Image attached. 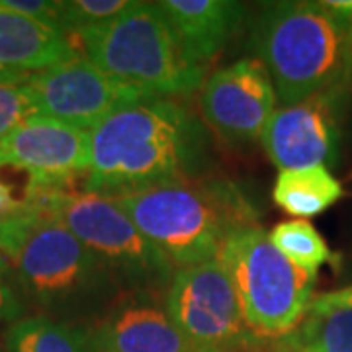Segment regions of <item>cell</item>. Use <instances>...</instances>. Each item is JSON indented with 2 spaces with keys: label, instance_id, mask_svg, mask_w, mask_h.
<instances>
[{
  "label": "cell",
  "instance_id": "cell-14",
  "mask_svg": "<svg viewBox=\"0 0 352 352\" xmlns=\"http://www.w3.org/2000/svg\"><path fill=\"white\" fill-rule=\"evenodd\" d=\"M157 4L184 51L206 69L226 47L245 14V4L231 0H163Z\"/></svg>",
  "mask_w": 352,
  "mask_h": 352
},
{
  "label": "cell",
  "instance_id": "cell-19",
  "mask_svg": "<svg viewBox=\"0 0 352 352\" xmlns=\"http://www.w3.org/2000/svg\"><path fill=\"white\" fill-rule=\"evenodd\" d=\"M268 237L284 256H288L292 263L315 276L323 264L335 258V254L331 252L325 239L319 235V231L305 219L282 221L274 226Z\"/></svg>",
  "mask_w": 352,
  "mask_h": 352
},
{
  "label": "cell",
  "instance_id": "cell-26",
  "mask_svg": "<svg viewBox=\"0 0 352 352\" xmlns=\"http://www.w3.org/2000/svg\"><path fill=\"white\" fill-rule=\"evenodd\" d=\"M28 76L30 75H22V73H16V71L0 67V85H24Z\"/></svg>",
  "mask_w": 352,
  "mask_h": 352
},
{
  "label": "cell",
  "instance_id": "cell-15",
  "mask_svg": "<svg viewBox=\"0 0 352 352\" xmlns=\"http://www.w3.org/2000/svg\"><path fill=\"white\" fill-rule=\"evenodd\" d=\"M80 57L75 39L0 2V67L34 75Z\"/></svg>",
  "mask_w": 352,
  "mask_h": 352
},
{
  "label": "cell",
  "instance_id": "cell-9",
  "mask_svg": "<svg viewBox=\"0 0 352 352\" xmlns=\"http://www.w3.org/2000/svg\"><path fill=\"white\" fill-rule=\"evenodd\" d=\"M24 88L34 116L63 122L85 131H92L127 104L159 98L104 73L82 55L30 75Z\"/></svg>",
  "mask_w": 352,
  "mask_h": 352
},
{
  "label": "cell",
  "instance_id": "cell-4",
  "mask_svg": "<svg viewBox=\"0 0 352 352\" xmlns=\"http://www.w3.org/2000/svg\"><path fill=\"white\" fill-rule=\"evenodd\" d=\"M112 200L176 270L214 261L231 233L254 223L251 206L235 190L198 178Z\"/></svg>",
  "mask_w": 352,
  "mask_h": 352
},
{
  "label": "cell",
  "instance_id": "cell-27",
  "mask_svg": "<svg viewBox=\"0 0 352 352\" xmlns=\"http://www.w3.org/2000/svg\"><path fill=\"white\" fill-rule=\"evenodd\" d=\"M0 352H8V351H4V349H2V346H0Z\"/></svg>",
  "mask_w": 352,
  "mask_h": 352
},
{
  "label": "cell",
  "instance_id": "cell-8",
  "mask_svg": "<svg viewBox=\"0 0 352 352\" xmlns=\"http://www.w3.org/2000/svg\"><path fill=\"white\" fill-rule=\"evenodd\" d=\"M164 307L190 352H226L256 340L219 256L176 270L164 292Z\"/></svg>",
  "mask_w": 352,
  "mask_h": 352
},
{
  "label": "cell",
  "instance_id": "cell-10",
  "mask_svg": "<svg viewBox=\"0 0 352 352\" xmlns=\"http://www.w3.org/2000/svg\"><path fill=\"white\" fill-rule=\"evenodd\" d=\"M272 78L258 57L215 71L200 88L201 118L227 143H251L276 112Z\"/></svg>",
  "mask_w": 352,
  "mask_h": 352
},
{
  "label": "cell",
  "instance_id": "cell-1",
  "mask_svg": "<svg viewBox=\"0 0 352 352\" xmlns=\"http://www.w3.org/2000/svg\"><path fill=\"white\" fill-rule=\"evenodd\" d=\"M206 159L200 120L173 98L133 102L90 131L85 192L122 198L192 180Z\"/></svg>",
  "mask_w": 352,
  "mask_h": 352
},
{
  "label": "cell",
  "instance_id": "cell-5",
  "mask_svg": "<svg viewBox=\"0 0 352 352\" xmlns=\"http://www.w3.org/2000/svg\"><path fill=\"white\" fill-rule=\"evenodd\" d=\"M73 39L90 63L151 96H186L206 80V67L184 51L157 2L133 0L110 24Z\"/></svg>",
  "mask_w": 352,
  "mask_h": 352
},
{
  "label": "cell",
  "instance_id": "cell-18",
  "mask_svg": "<svg viewBox=\"0 0 352 352\" xmlns=\"http://www.w3.org/2000/svg\"><path fill=\"white\" fill-rule=\"evenodd\" d=\"M274 352H352V309L307 314L294 331L276 339Z\"/></svg>",
  "mask_w": 352,
  "mask_h": 352
},
{
  "label": "cell",
  "instance_id": "cell-6",
  "mask_svg": "<svg viewBox=\"0 0 352 352\" xmlns=\"http://www.w3.org/2000/svg\"><path fill=\"white\" fill-rule=\"evenodd\" d=\"M24 200L63 223L110 270L122 292H166L176 268L116 200L71 190L25 192Z\"/></svg>",
  "mask_w": 352,
  "mask_h": 352
},
{
  "label": "cell",
  "instance_id": "cell-20",
  "mask_svg": "<svg viewBox=\"0 0 352 352\" xmlns=\"http://www.w3.org/2000/svg\"><path fill=\"white\" fill-rule=\"evenodd\" d=\"M133 0H63L61 30L67 36L110 24L131 6Z\"/></svg>",
  "mask_w": 352,
  "mask_h": 352
},
{
  "label": "cell",
  "instance_id": "cell-12",
  "mask_svg": "<svg viewBox=\"0 0 352 352\" xmlns=\"http://www.w3.org/2000/svg\"><path fill=\"white\" fill-rule=\"evenodd\" d=\"M346 92H323L280 106L264 127L261 143L280 170L325 166L339 141L340 106Z\"/></svg>",
  "mask_w": 352,
  "mask_h": 352
},
{
  "label": "cell",
  "instance_id": "cell-22",
  "mask_svg": "<svg viewBox=\"0 0 352 352\" xmlns=\"http://www.w3.org/2000/svg\"><path fill=\"white\" fill-rule=\"evenodd\" d=\"M24 314V296L14 278L12 266L0 254V323L16 321Z\"/></svg>",
  "mask_w": 352,
  "mask_h": 352
},
{
  "label": "cell",
  "instance_id": "cell-16",
  "mask_svg": "<svg viewBox=\"0 0 352 352\" xmlns=\"http://www.w3.org/2000/svg\"><path fill=\"white\" fill-rule=\"evenodd\" d=\"M272 198L286 214L294 217H314L323 214L342 198V186L323 164L280 170Z\"/></svg>",
  "mask_w": 352,
  "mask_h": 352
},
{
  "label": "cell",
  "instance_id": "cell-3",
  "mask_svg": "<svg viewBox=\"0 0 352 352\" xmlns=\"http://www.w3.org/2000/svg\"><path fill=\"white\" fill-rule=\"evenodd\" d=\"M0 254L22 296L45 309H106L122 294L110 270L63 223L30 204L24 214L0 221Z\"/></svg>",
  "mask_w": 352,
  "mask_h": 352
},
{
  "label": "cell",
  "instance_id": "cell-2",
  "mask_svg": "<svg viewBox=\"0 0 352 352\" xmlns=\"http://www.w3.org/2000/svg\"><path fill=\"white\" fill-rule=\"evenodd\" d=\"M252 43L280 106L351 87L352 20L329 8L325 0L268 6L254 24Z\"/></svg>",
  "mask_w": 352,
  "mask_h": 352
},
{
  "label": "cell",
  "instance_id": "cell-23",
  "mask_svg": "<svg viewBox=\"0 0 352 352\" xmlns=\"http://www.w3.org/2000/svg\"><path fill=\"white\" fill-rule=\"evenodd\" d=\"M0 2L14 12L28 16L39 24H45L63 32L61 30L63 2H59V0H0Z\"/></svg>",
  "mask_w": 352,
  "mask_h": 352
},
{
  "label": "cell",
  "instance_id": "cell-17",
  "mask_svg": "<svg viewBox=\"0 0 352 352\" xmlns=\"http://www.w3.org/2000/svg\"><path fill=\"white\" fill-rule=\"evenodd\" d=\"M8 352H94L87 327L50 315L20 317L4 333Z\"/></svg>",
  "mask_w": 352,
  "mask_h": 352
},
{
  "label": "cell",
  "instance_id": "cell-7",
  "mask_svg": "<svg viewBox=\"0 0 352 352\" xmlns=\"http://www.w3.org/2000/svg\"><path fill=\"white\" fill-rule=\"evenodd\" d=\"M219 261L226 264L254 339H280L309 314L317 276L284 256L256 223L231 233Z\"/></svg>",
  "mask_w": 352,
  "mask_h": 352
},
{
  "label": "cell",
  "instance_id": "cell-25",
  "mask_svg": "<svg viewBox=\"0 0 352 352\" xmlns=\"http://www.w3.org/2000/svg\"><path fill=\"white\" fill-rule=\"evenodd\" d=\"M28 210V201L16 200L12 188L4 182H0V221L14 217V215L24 214Z\"/></svg>",
  "mask_w": 352,
  "mask_h": 352
},
{
  "label": "cell",
  "instance_id": "cell-21",
  "mask_svg": "<svg viewBox=\"0 0 352 352\" xmlns=\"http://www.w3.org/2000/svg\"><path fill=\"white\" fill-rule=\"evenodd\" d=\"M32 116V102L24 85H0V143Z\"/></svg>",
  "mask_w": 352,
  "mask_h": 352
},
{
  "label": "cell",
  "instance_id": "cell-13",
  "mask_svg": "<svg viewBox=\"0 0 352 352\" xmlns=\"http://www.w3.org/2000/svg\"><path fill=\"white\" fill-rule=\"evenodd\" d=\"M94 352H190L164 294L122 292L88 329Z\"/></svg>",
  "mask_w": 352,
  "mask_h": 352
},
{
  "label": "cell",
  "instance_id": "cell-11",
  "mask_svg": "<svg viewBox=\"0 0 352 352\" xmlns=\"http://www.w3.org/2000/svg\"><path fill=\"white\" fill-rule=\"evenodd\" d=\"M90 131L43 116L28 118L0 143V166H14L30 178L28 192L67 190L87 175Z\"/></svg>",
  "mask_w": 352,
  "mask_h": 352
},
{
  "label": "cell",
  "instance_id": "cell-24",
  "mask_svg": "<svg viewBox=\"0 0 352 352\" xmlns=\"http://www.w3.org/2000/svg\"><path fill=\"white\" fill-rule=\"evenodd\" d=\"M337 309H352V284L335 292L319 294L309 305V314H327Z\"/></svg>",
  "mask_w": 352,
  "mask_h": 352
}]
</instances>
